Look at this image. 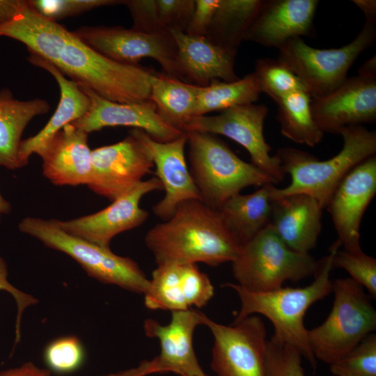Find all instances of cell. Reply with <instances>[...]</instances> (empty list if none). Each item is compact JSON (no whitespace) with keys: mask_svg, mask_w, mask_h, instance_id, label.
Returning <instances> with one entry per match:
<instances>
[{"mask_svg":"<svg viewBox=\"0 0 376 376\" xmlns=\"http://www.w3.org/2000/svg\"><path fill=\"white\" fill-rule=\"evenodd\" d=\"M311 108L323 133L339 134L346 127L376 120L375 56L360 67L358 75L347 78L331 93L311 98Z\"/></svg>","mask_w":376,"mask_h":376,"instance_id":"cell-13","label":"cell"},{"mask_svg":"<svg viewBox=\"0 0 376 376\" xmlns=\"http://www.w3.org/2000/svg\"><path fill=\"white\" fill-rule=\"evenodd\" d=\"M318 264L310 253L290 249L269 224L242 245L232 262L237 284L255 292L274 290L286 281H298L313 275Z\"/></svg>","mask_w":376,"mask_h":376,"instance_id":"cell-8","label":"cell"},{"mask_svg":"<svg viewBox=\"0 0 376 376\" xmlns=\"http://www.w3.org/2000/svg\"><path fill=\"white\" fill-rule=\"evenodd\" d=\"M322 210L308 195L285 196L272 201L269 224L290 249L309 253L321 233Z\"/></svg>","mask_w":376,"mask_h":376,"instance_id":"cell-23","label":"cell"},{"mask_svg":"<svg viewBox=\"0 0 376 376\" xmlns=\"http://www.w3.org/2000/svg\"><path fill=\"white\" fill-rule=\"evenodd\" d=\"M220 0H195V9L186 33L205 37Z\"/></svg>","mask_w":376,"mask_h":376,"instance_id":"cell-41","label":"cell"},{"mask_svg":"<svg viewBox=\"0 0 376 376\" xmlns=\"http://www.w3.org/2000/svg\"><path fill=\"white\" fill-rule=\"evenodd\" d=\"M203 325L214 338L210 365L217 376H265L267 331L258 315L227 326L205 315Z\"/></svg>","mask_w":376,"mask_h":376,"instance_id":"cell-12","label":"cell"},{"mask_svg":"<svg viewBox=\"0 0 376 376\" xmlns=\"http://www.w3.org/2000/svg\"><path fill=\"white\" fill-rule=\"evenodd\" d=\"M72 33L86 45L118 63L136 65L144 58L158 62L166 75L184 80L172 35H152L120 26H82Z\"/></svg>","mask_w":376,"mask_h":376,"instance_id":"cell-10","label":"cell"},{"mask_svg":"<svg viewBox=\"0 0 376 376\" xmlns=\"http://www.w3.org/2000/svg\"><path fill=\"white\" fill-rule=\"evenodd\" d=\"M376 194V155L352 168L340 182L326 207L343 249L356 251L364 212Z\"/></svg>","mask_w":376,"mask_h":376,"instance_id":"cell-18","label":"cell"},{"mask_svg":"<svg viewBox=\"0 0 376 376\" xmlns=\"http://www.w3.org/2000/svg\"><path fill=\"white\" fill-rule=\"evenodd\" d=\"M260 93L258 83L253 72L231 82L213 80L206 86H199L195 116L252 104L258 100Z\"/></svg>","mask_w":376,"mask_h":376,"instance_id":"cell-31","label":"cell"},{"mask_svg":"<svg viewBox=\"0 0 376 376\" xmlns=\"http://www.w3.org/2000/svg\"><path fill=\"white\" fill-rule=\"evenodd\" d=\"M205 376H209V375H205Z\"/></svg>","mask_w":376,"mask_h":376,"instance_id":"cell-47","label":"cell"},{"mask_svg":"<svg viewBox=\"0 0 376 376\" xmlns=\"http://www.w3.org/2000/svg\"><path fill=\"white\" fill-rule=\"evenodd\" d=\"M177 47L178 63L184 80L206 86L213 80L235 81L236 55L212 43L206 37L171 31Z\"/></svg>","mask_w":376,"mask_h":376,"instance_id":"cell-24","label":"cell"},{"mask_svg":"<svg viewBox=\"0 0 376 376\" xmlns=\"http://www.w3.org/2000/svg\"><path fill=\"white\" fill-rule=\"evenodd\" d=\"M301 355L275 336L267 340L265 376H304Z\"/></svg>","mask_w":376,"mask_h":376,"instance_id":"cell-36","label":"cell"},{"mask_svg":"<svg viewBox=\"0 0 376 376\" xmlns=\"http://www.w3.org/2000/svg\"><path fill=\"white\" fill-rule=\"evenodd\" d=\"M0 290L8 292L14 298L17 308L15 322V341L20 340V325L22 315L28 307L38 303V299L33 295L27 294L13 286L8 281V267L6 261L0 256Z\"/></svg>","mask_w":376,"mask_h":376,"instance_id":"cell-40","label":"cell"},{"mask_svg":"<svg viewBox=\"0 0 376 376\" xmlns=\"http://www.w3.org/2000/svg\"><path fill=\"white\" fill-rule=\"evenodd\" d=\"M132 19V29L147 34L171 35L160 20L156 0H125Z\"/></svg>","mask_w":376,"mask_h":376,"instance_id":"cell-38","label":"cell"},{"mask_svg":"<svg viewBox=\"0 0 376 376\" xmlns=\"http://www.w3.org/2000/svg\"><path fill=\"white\" fill-rule=\"evenodd\" d=\"M88 133L68 124L36 154L42 159L43 175L56 185H88L91 174Z\"/></svg>","mask_w":376,"mask_h":376,"instance_id":"cell-22","label":"cell"},{"mask_svg":"<svg viewBox=\"0 0 376 376\" xmlns=\"http://www.w3.org/2000/svg\"><path fill=\"white\" fill-rule=\"evenodd\" d=\"M28 61L45 70L55 79L60 89V100L45 126L34 136L22 140L18 154L20 167L25 166L29 157L65 125L82 118L91 107L89 97L79 85L68 79L54 65L32 53Z\"/></svg>","mask_w":376,"mask_h":376,"instance_id":"cell-25","label":"cell"},{"mask_svg":"<svg viewBox=\"0 0 376 376\" xmlns=\"http://www.w3.org/2000/svg\"><path fill=\"white\" fill-rule=\"evenodd\" d=\"M145 242L157 265L203 263L216 267L232 263L241 248L219 212L198 200L180 203L168 220L148 231Z\"/></svg>","mask_w":376,"mask_h":376,"instance_id":"cell-1","label":"cell"},{"mask_svg":"<svg viewBox=\"0 0 376 376\" xmlns=\"http://www.w3.org/2000/svg\"><path fill=\"white\" fill-rule=\"evenodd\" d=\"M160 20L171 32H186L195 9V0H156Z\"/></svg>","mask_w":376,"mask_h":376,"instance_id":"cell-39","label":"cell"},{"mask_svg":"<svg viewBox=\"0 0 376 376\" xmlns=\"http://www.w3.org/2000/svg\"><path fill=\"white\" fill-rule=\"evenodd\" d=\"M311 103V97L306 91L291 93L276 103V119L285 138L313 147L322 141L324 133L314 120Z\"/></svg>","mask_w":376,"mask_h":376,"instance_id":"cell-30","label":"cell"},{"mask_svg":"<svg viewBox=\"0 0 376 376\" xmlns=\"http://www.w3.org/2000/svg\"><path fill=\"white\" fill-rule=\"evenodd\" d=\"M130 134L136 138L150 154L156 177L165 191L164 198L152 207L157 217L166 221L182 202L201 201L185 159L187 138L185 132L178 138L167 142L156 141L139 129L133 128Z\"/></svg>","mask_w":376,"mask_h":376,"instance_id":"cell-17","label":"cell"},{"mask_svg":"<svg viewBox=\"0 0 376 376\" xmlns=\"http://www.w3.org/2000/svg\"><path fill=\"white\" fill-rule=\"evenodd\" d=\"M261 2L262 0H220L205 37L215 45L237 55Z\"/></svg>","mask_w":376,"mask_h":376,"instance_id":"cell-29","label":"cell"},{"mask_svg":"<svg viewBox=\"0 0 376 376\" xmlns=\"http://www.w3.org/2000/svg\"><path fill=\"white\" fill-rule=\"evenodd\" d=\"M150 361H142L137 366L111 373L102 376H147L151 375Z\"/></svg>","mask_w":376,"mask_h":376,"instance_id":"cell-44","label":"cell"},{"mask_svg":"<svg viewBox=\"0 0 376 376\" xmlns=\"http://www.w3.org/2000/svg\"><path fill=\"white\" fill-rule=\"evenodd\" d=\"M334 297L327 319L308 330L315 358L331 364L376 329V311L362 286L351 278L333 281Z\"/></svg>","mask_w":376,"mask_h":376,"instance_id":"cell-7","label":"cell"},{"mask_svg":"<svg viewBox=\"0 0 376 376\" xmlns=\"http://www.w3.org/2000/svg\"><path fill=\"white\" fill-rule=\"evenodd\" d=\"M268 111L264 104L235 106L218 115L195 116L183 132L221 134L233 140L247 150L251 163L269 176L276 185L283 181L285 174L279 158L270 155L272 147L264 136V122Z\"/></svg>","mask_w":376,"mask_h":376,"instance_id":"cell-11","label":"cell"},{"mask_svg":"<svg viewBox=\"0 0 376 376\" xmlns=\"http://www.w3.org/2000/svg\"><path fill=\"white\" fill-rule=\"evenodd\" d=\"M24 0H0V24L13 19L21 10Z\"/></svg>","mask_w":376,"mask_h":376,"instance_id":"cell-43","label":"cell"},{"mask_svg":"<svg viewBox=\"0 0 376 376\" xmlns=\"http://www.w3.org/2000/svg\"><path fill=\"white\" fill-rule=\"evenodd\" d=\"M190 173L201 201L217 210L229 198L249 187L275 185L251 163L240 159L224 142L206 132H185Z\"/></svg>","mask_w":376,"mask_h":376,"instance_id":"cell-5","label":"cell"},{"mask_svg":"<svg viewBox=\"0 0 376 376\" xmlns=\"http://www.w3.org/2000/svg\"><path fill=\"white\" fill-rule=\"evenodd\" d=\"M365 15L366 20H376V1L375 0H352Z\"/></svg>","mask_w":376,"mask_h":376,"instance_id":"cell-45","label":"cell"},{"mask_svg":"<svg viewBox=\"0 0 376 376\" xmlns=\"http://www.w3.org/2000/svg\"><path fill=\"white\" fill-rule=\"evenodd\" d=\"M343 148L335 156L321 161L307 152L290 147L277 149L284 173L290 183L273 187L272 201L285 196L304 194L313 198L324 209L337 186L355 166L376 153V132L362 125L343 128Z\"/></svg>","mask_w":376,"mask_h":376,"instance_id":"cell-3","label":"cell"},{"mask_svg":"<svg viewBox=\"0 0 376 376\" xmlns=\"http://www.w3.org/2000/svg\"><path fill=\"white\" fill-rule=\"evenodd\" d=\"M375 40L376 20L366 19L354 39L341 47L317 49L295 38L279 49L278 59L299 77L312 98L321 97L344 82L350 67Z\"/></svg>","mask_w":376,"mask_h":376,"instance_id":"cell-9","label":"cell"},{"mask_svg":"<svg viewBox=\"0 0 376 376\" xmlns=\"http://www.w3.org/2000/svg\"><path fill=\"white\" fill-rule=\"evenodd\" d=\"M18 228L45 246L70 256L88 276L102 283L142 295L148 287L150 279L134 260L67 233L58 220L28 217Z\"/></svg>","mask_w":376,"mask_h":376,"instance_id":"cell-6","label":"cell"},{"mask_svg":"<svg viewBox=\"0 0 376 376\" xmlns=\"http://www.w3.org/2000/svg\"><path fill=\"white\" fill-rule=\"evenodd\" d=\"M317 0H262L244 40L281 48L295 38L315 36Z\"/></svg>","mask_w":376,"mask_h":376,"instance_id":"cell-21","label":"cell"},{"mask_svg":"<svg viewBox=\"0 0 376 376\" xmlns=\"http://www.w3.org/2000/svg\"><path fill=\"white\" fill-rule=\"evenodd\" d=\"M340 246L338 240L331 246L329 253L318 261L313 281L305 287H281L255 292L237 283L224 284L235 290L240 301L241 306L233 323L252 315L267 318L274 328V336L295 347L315 368L317 360L310 347L304 318L311 306L332 292L330 274L334 257Z\"/></svg>","mask_w":376,"mask_h":376,"instance_id":"cell-2","label":"cell"},{"mask_svg":"<svg viewBox=\"0 0 376 376\" xmlns=\"http://www.w3.org/2000/svg\"><path fill=\"white\" fill-rule=\"evenodd\" d=\"M334 267L347 271L350 278L363 288L372 298L376 297V259L365 253L361 249L356 251L338 250L333 259Z\"/></svg>","mask_w":376,"mask_h":376,"instance_id":"cell-35","label":"cell"},{"mask_svg":"<svg viewBox=\"0 0 376 376\" xmlns=\"http://www.w3.org/2000/svg\"><path fill=\"white\" fill-rule=\"evenodd\" d=\"M205 314L193 308L171 312L166 324L151 318L143 322L145 334L157 338L159 353L152 360V374L173 373L177 376H205L206 374L196 355L194 334L196 327L203 325Z\"/></svg>","mask_w":376,"mask_h":376,"instance_id":"cell-15","label":"cell"},{"mask_svg":"<svg viewBox=\"0 0 376 376\" xmlns=\"http://www.w3.org/2000/svg\"><path fill=\"white\" fill-rule=\"evenodd\" d=\"M47 368H40L32 361H27L19 366L0 371V376H51Z\"/></svg>","mask_w":376,"mask_h":376,"instance_id":"cell-42","label":"cell"},{"mask_svg":"<svg viewBox=\"0 0 376 376\" xmlns=\"http://www.w3.org/2000/svg\"><path fill=\"white\" fill-rule=\"evenodd\" d=\"M51 63L79 86L118 103L148 100L156 73L140 65L113 61L86 45L70 31Z\"/></svg>","mask_w":376,"mask_h":376,"instance_id":"cell-4","label":"cell"},{"mask_svg":"<svg viewBox=\"0 0 376 376\" xmlns=\"http://www.w3.org/2000/svg\"><path fill=\"white\" fill-rule=\"evenodd\" d=\"M46 100L34 98L19 100L7 88L0 90V166L13 170L19 168L18 154L22 134L36 116L49 111Z\"/></svg>","mask_w":376,"mask_h":376,"instance_id":"cell-27","label":"cell"},{"mask_svg":"<svg viewBox=\"0 0 376 376\" xmlns=\"http://www.w3.org/2000/svg\"><path fill=\"white\" fill-rule=\"evenodd\" d=\"M214 293L208 276L196 264L162 265L152 271L144 304L151 310L185 311L205 306Z\"/></svg>","mask_w":376,"mask_h":376,"instance_id":"cell-19","label":"cell"},{"mask_svg":"<svg viewBox=\"0 0 376 376\" xmlns=\"http://www.w3.org/2000/svg\"><path fill=\"white\" fill-rule=\"evenodd\" d=\"M253 73L260 92L268 95L275 103L291 93L306 91L299 77L278 58L258 59Z\"/></svg>","mask_w":376,"mask_h":376,"instance_id":"cell-32","label":"cell"},{"mask_svg":"<svg viewBox=\"0 0 376 376\" xmlns=\"http://www.w3.org/2000/svg\"><path fill=\"white\" fill-rule=\"evenodd\" d=\"M199 86L178 79L155 73L151 84L149 99L157 113L168 124L183 131L196 115Z\"/></svg>","mask_w":376,"mask_h":376,"instance_id":"cell-28","label":"cell"},{"mask_svg":"<svg viewBox=\"0 0 376 376\" xmlns=\"http://www.w3.org/2000/svg\"><path fill=\"white\" fill-rule=\"evenodd\" d=\"M154 164L143 145L130 134L116 143L91 150L88 187L113 201L135 188Z\"/></svg>","mask_w":376,"mask_h":376,"instance_id":"cell-14","label":"cell"},{"mask_svg":"<svg viewBox=\"0 0 376 376\" xmlns=\"http://www.w3.org/2000/svg\"><path fill=\"white\" fill-rule=\"evenodd\" d=\"M79 86L89 97L91 107L82 118L70 124L88 134L107 127L126 126L141 130L156 141L167 142L184 133L165 122L150 99L118 103L107 100L85 86Z\"/></svg>","mask_w":376,"mask_h":376,"instance_id":"cell-20","label":"cell"},{"mask_svg":"<svg viewBox=\"0 0 376 376\" xmlns=\"http://www.w3.org/2000/svg\"><path fill=\"white\" fill-rule=\"evenodd\" d=\"M11 210V205L0 194V214H8Z\"/></svg>","mask_w":376,"mask_h":376,"instance_id":"cell-46","label":"cell"},{"mask_svg":"<svg viewBox=\"0 0 376 376\" xmlns=\"http://www.w3.org/2000/svg\"><path fill=\"white\" fill-rule=\"evenodd\" d=\"M31 6L45 17L54 22L83 14L93 9L116 4L119 0H28Z\"/></svg>","mask_w":376,"mask_h":376,"instance_id":"cell-37","label":"cell"},{"mask_svg":"<svg viewBox=\"0 0 376 376\" xmlns=\"http://www.w3.org/2000/svg\"><path fill=\"white\" fill-rule=\"evenodd\" d=\"M274 186L273 184H266L253 193L237 194L217 210L224 224L240 246L269 225Z\"/></svg>","mask_w":376,"mask_h":376,"instance_id":"cell-26","label":"cell"},{"mask_svg":"<svg viewBox=\"0 0 376 376\" xmlns=\"http://www.w3.org/2000/svg\"><path fill=\"white\" fill-rule=\"evenodd\" d=\"M86 353L80 339L75 336L57 338L49 342L43 352V360L51 373L67 375L78 370Z\"/></svg>","mask_w":376,"mask_h":376,"instance_id":"cell-33","label":"cell"},{"mask_svg":"<svg viewBox=\"0 0 376 376\" xmlns=\"http://www.w3.org/2000/svg\"><path fill=\"white\" fill-rule=\"evenodd\" d=\"M162 189L159 180L152 177L142 181L102 210L70 220H58V224L71 235L110 248L116 235L138 227L147 220L149 214L140 207V201L146 194Z\"/></svg>","mask_w":376,"mask_h":376,"instance_id":"cell-16","label":"cell"},{"mask_svg":"<svg viewBox=\"0 0 376 376\" xmlns=\"http://www.w3.org/2000/svg\"><path fill=\"white\" fill-rule=\"evenodd\" d=\"M336 376H376V335H368L354 348L330 364Z\"/></svg>","mask_w":376,"mask_h":376,"instance_id":"cell-34","label":"cell"}]
</instances>
